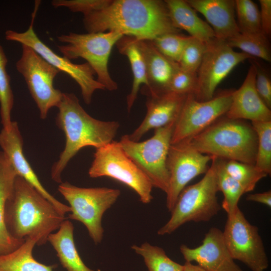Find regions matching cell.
Wrapping results in <instances>:
<instances>
[{
	"label": "cell",
	"mask_w": 271,
	"mask_h": 271,
	"mask_svg": "<svg viewBox=\"0 0 271 271\" xmlns=\"http://www.w3.org/2000/svg\"><path fill=\"white\" fill-rule=\"evenodd\" d=\"M83 16L88 33L115 31L150 41L164 34L180 33L170 20L165 1L111 0L106 7Z\"/></svg>",
	"instance_id": "1"
},
{
	"label": "cell",
	"mask_w": 271,
	"mask_h": 271,
	"mask_svg": "<svg viewBox=\"0 0 271 271\" xmlns=\"http://www.w3.org/2000/svg\"><path fill=\"white\" fill-rule=\"evenodd\" d=\"M65 220V215L31 184L16 176L5 210L6 227L14 238H34L37 245H44Z\"/></svg>",
	"instance_id": "2"
},
{
	"label": "cell",
	"mask_w": 271,
	"mask_h": 271,
	"mask_svg": "<svg viewBox=\"0 0 271 271\" xmlns=\"http://www.w3.org/2000/svg\"><path fill=\"white\" fill-rule=\"evenodd\" d=\"M57 107L56 124L64 132L66 142L58 160L52 167L51 177L55 182L61 183L62 172L72 158L83 148L97 149L113 141L119 123L92 117L73 93H63Z\"/></svg>",
	"instance_id": "3"
},
{
	"label": "cell",
	"mask_w": 271,
	"mask_h": 271,
	"mask_svg": "<svg viewBox=\"0 0 271 271\" xmlns=\"http://www.w3.org/2000/svg\"><path fill=\"white\" fill-rule=\"evenodd\" d=\"M219 119L186 143L205 155L255 165L257 138L251 124L226 117Z\"/></svg>",
	"instance_id": "4"
},
{
	"label": "cell",
	"mask_w": 271,
	"mask_h": 271,
	"mask_svg": "<svg viewBox=\"0 0 271 271\" xmlns=\"http://www.w3.org/2000/svg\"><path fill=\"white\" fill-rule=\"evenodd\" d=\"M211 162L201 180L185 187L180 193L170 218L158 230L159 235L171 234L188 222L209 221L220 210L215 167Z\"/></svg>",
	"instance_id": "5"
},
{
	"label": "cell",
	"mask_w": 271,
	"mask_h": 271,
	"mask_svg": "<svg viewBox=\"0 0 271 271\" xmlns=\"http://www.w3.org/2000/svg\"><path fill=\"white\" fill-rule=\"evenodd\" d=\"M122 36L115 31L86 34L71 32L57 37L60 42L66 44L57 46V48L69 60L85 59L97 75V81L105 89L114 91L118 86L110 75L108 64L113 46Z\"/></svg>",
	"instance_id": "6"
},
{
	"label": "cell",
	"mask_w": 271,
	"mask_h": 271,
	"mask_svg": "<svg viewBox=\"0 0 271 271\" xmlns=\"http://www.w3.org/2000/svg\"><path fill=\"white\" fill-rule=\"evenodd\" d=\"M58 190L69 204L68 218L83 223L94 242L100 243L104 232L102 216L116 201L120 191L107 187L81 188L67 182L60 183Z\"/></svg>",
	"instance_id": "7"
},
{
	"label": "cell",
	"mask_w": 271,
	"mask_h": 271,
	"mask_svg": "<svg viewBox=\"0 0 271 271\" xmlns=\"http://www.w3.org/2000/svg\"><path fill=\"white\" fill-rule=\"evenodd\" d=\"M88 170L90 177H108L126 185L148 204L153 199V186L148 177L127 155L119 142L112 141L96 149Z\"/></svg>",
	"instance_id": "8"
},
{
	"label": "cell",
	"mask_w": 271,
	"mask_h": 271,
	"mask_svg": "<svg viewBox=\"0 0 271 271\" xmlns=\"http://www.w3.org/2000/svg\"><path fill=\"white\" fill-rule=\"evenodd\" d=\"M175 122L155 129L153 136L146 141L134 142L125 134L119 141L125 153L148 177L153 187L166 193L169 181L167 159Z\"/></svg>",
	"instance_id": "9"
},
{
	"label": "cell",
	"mask_w": 271,
	"mask_h": 271,
	"mask_svg": "<svg viewBox=\"0 0 271 271\" xmlns=\"http://www.w3.org/2000/svg\"><path fill=\"white\" fill-rule=\"evenodd\" d=\"M39 4L40 1H36L31 23L27 31L20 33L8 30L5 33L6 39L30 47L59 71L68 74L79 85L85 103L90 104L94 91L98 89L105 90L104 86L94 78L95 72L88 63H72L67 58L55 53L37 36L33 26Z\"/></svg>",
	"instance_id": "10"
},
{
	"label": "cell",
	"mask_w": 271,
	"mask_h": 271,
	"mask_svg": "<svg viewBox=\"0 0 271 271\" xmlns=\"http://www.w3.org/2000/svg\"><path fill=\"white\" fill-rule=\"evenodd\" d=\"M22 52L16 63L18 71L24 78L32 97L44 119L49 110L57 107L63 92L54 86V80L60 72L30 47L22 44Z\"/></svg>",
	"instance_id": "11"
},
{
	"label": "cell",
	"mask_w": 271,
	"mask_h": 271,
	"mask_svg": "<svg viewBox=\"0 0 271 271\" xmlns=\"http://www.w3.org/2000/svg\"><path fill=\"white\" fill-rule=\"evenodd\" d=\"M222 232L234 260L242 262L252 271L267 269L268 259L258 229L249 223L239 207L232 215L227 216Z\"/></svg>",
	"instance_id": "12"
},
{
	"label": "cell",
	"mask_w": 271,
	"mask_h": 271,
	"mask_svg": "<svg viewBox=\"0 0 271 271\" xmlns=\"http://www.w3.org/2000/svg\"><path fill=\"white\" fill-rule=\"evenodd\" d=\"M233 90L223 91L208 100L200 101L187 95L176 120L171 144L188 142L228 110Z\"/></svg>",
	"instance_id": "13"
},
{
	"label": "cell",
	"mask_w": 271,
	"mask_h": 271,
	"mask_svg": "<svg viewBox=\"0 0 271 271\" xmlns=\"http://www.w3.org/2000/svg\"><path fill=\"white\" fill-rule=\"evenodd\" d=\"M253 58L234 51L226 40L215 38L208 43L207 49L197 72V83L193 94L200 101L214 97L219 84L239 64Z\"/></svg>",
	"instance_id": "14"
},
{
	"label": "cell",
	"mask_w": 271,
	"mask_h": 271,
	"mask_svg": "<svg viewBox=\"0 0 271 271\" xmlns=\"http://www.w3.org/2000/svg\"><path fill=\"white\" fill-rule=\"evenodd\" d=\"M212 157L191 148L187 143L171 144L167 159L169 175L166 206L171 212L186 185L199 175L205 174Z\"/></svg>",
	"instance_id": "15"
},
{
	"label": "cell",
	"mask_w": 271,
	"mask_h": 271,
	"mask_svg": "<svg viewBox=\"0 0 271 271\" xmlns=\"http://www.w3.org/2000/svg\"><path fill=\"white\" fill-rule=\"evenodd\" d=\"M180 250L186 261H195L206 271H242L231 256L223 232L218 228H211L200 246L190 248L182 244Z\"/></svg>",
	"instance_id": "16"
},
{
	"label": "cell",
	"mask_w": 271,
	"mask_h": 271,
	"mask_svg": "<svg viewBox=\"0 0 271 271\" xmlns=\"http://www.w3.org/2000/svg\"><path fill=\"white\" fill-rule=\"evenodd\" d=\"M0 147L9 159L17 175L31 184L50 202L63 215L70 212L69 206L51 195L43 186L23 153V140L18 123L12 122L11 129H2L0 132Z\"/></svg>",
	"instance_id": "17"
},
{
	"label": "cell",
	"mask_w": 271,
	"mask_h": 271,
	"mask_svg": "<svg viewBox=\"0 0 271 271\" xmlns=\"http://www.w3.org/2000/svg\"><path fill=\"white\" fill-rule=\"evenodd\" d=\"M147 96V113L141 124L128 134L133 141L139 142L152 129H157L176 121L187 95L168 91L162 92H145Z\"/></svg>",
	"instance_id": "18"
},
{
	"label": "cell",
	"mask_w": 271,
	"mask_h": 271,
	"mask_svg": "<svg viewBox=\"0 0 271 271\" xmlns=\"http://www.w3.org/2000/svg\"><path fill=\"white\" fill-rule=\"evenodd\" d=\"M256 66L251 63L240 87L233 90L230 106L225 114L232 119L253 121H271V111L259 96L255 88Z\"/></svg>",
	"instance_id": "19"
},
{
	"label": "cell",
	"mask_w": 271,
	"mask_h": 271,
	"mask_svg": "<svg viewBox=\"0 0 271 271\" xmlns=\"http://www.w3.org/2000/svg\"><path fill=\"white\" fill-rule=\"evenodd\" d=\"M186 1L205 18L216 38L227 41L240 34L235 16L234 0Z\"/></svg>",
	"instance_id": "20"
},
{
	"label": "cell",
	"mask_w": 271,
	"mask_h": 271,
	"mask_svg": "<svg viewBox=\"0 0 271 271\" xmlns=\"http://www.w3.org/2000/svg\"><path fill=\"white\" fill-rule=\"evenodd\" d=\"M137 42L144 57L148 83L147 86H144L142 91L159 93L169 91L179 64L162 54L151 41L137 40Z\"/></svg>",
	"instance_id": "21"
},
{
	"label": "cell",
	"mask_w": 271,
	"mask_h": 271,
	"mask_svg": "<svg viewBox=\"0 0 271 271\" xmlns=\"http://www.w3.org/2000/svg\"><path fill=\"white\" fill-rule=\"evenodd\" d=\"M170 20L177 29L186 31L189 36L208 43L215 38L209 24L200 18L186 0H165Z\"/></svg>",
	"instance_id": "22"
},
{
	"label": "cell",
	"mask_w": 271,
	"mask_h": 271,
	"mask_svg": "<svg viewBox=\"0 0 271 271\" xmlns=\"http://www.w3.org/2000/svg\"><path fill=\"white\" fill-rule=\"evenodd\" d=\"M17 175L8 157L0 151V255L12 252L25 241L14 238L7 230L5 221L6 202Z\"/></svg>",
	"instance_id": "23"
},
{
	"label": "cell",
	"mask_w": 271,
	"mask_h": 271,
	"mask_svg": "<svg viewBox=\"0 0 271 271\" xmlns=\"http://www.w3.org/2000/svg\"><path fill=\"white\" fill-rule=\"evenodd\" d=\"M72 223L65 220L58 230L51 233L48 241L55 250L63 267L67 271H94L83 262L76 249L73 237Z\"/></svg>",
	"instance_id": "24"
},
{
	"label": "cell",
	"mask_w": 271,
	"mask_h": 271,
	"mask_svg": "<svg viewBox=\"0 0 271 271\" xmlns=\"http://www.w3.org/2000/svg\"><path fill=\"white\" fill-rule=\"evenodd\" d=\"M116 45L119 52L128 58L133 74L132 88L126 97L127 109L129 112L137 98L141 86L148 85L145 61L136 38L123 36Z\"/></svg>",
	"instance_id": "25"
},
{
	"label": "cell",
	"mask_w": 271,
	"mask_h": 271,
	"mask_svg": "<svg viewBox=\"0 0 271 271\" xmlns=\"http://www.w3.org/2000/svg\"><path fill=\"white\" fill-rule=\"evenodd\" d=\"M36 244L35 239L28 238L14 251L0 255V271H54L56 265H46L33 257Z\"/></svg>",
	"instance_id": "26"
},
{
	"label": "cell",
	"mask_w": 271,
	"mask_h": 271,
	"mask_svg": "<svg viewBox=\"0 0 271 271\" xmlns=\"http://www.w3.org/2000/svg\"><path fill=\"white\" fill-rule=\"evenodd\" d=\"M224 160L216 157H212L211 160L215 167L218 191L223 195L222 208L229 216L238 207V201L245 192L242 187L226 172Z\"/></svg>",
	"instance_id": "27"
},
{
	"label": "cell",
	"mask_w": 271,
	"mask_h": 271,
	"mask_svg": "<svg viewBox=\"0 0 271 271\" xmlns=\"http://www.w3.org/2000/svg\"><path fill=\"white\" fill-rule=\"evenodd\" d=\"M226 42L231 48H238L252 58H259L268 62L271 61L269 37L262 32L240 33Z\"/></svg>",
	"instance_id": "28"
},
{
	"label": "cell",
	"mask_w": 271,
	"mask_h": 271,
	"mask_svg": "<svg viewBox=\"0 0 271 271\" xmlns=\"http://www.w3.org/2000/svg\"><path fill=\"white\" fill-rule=\"evenodd\" d=\"M131 249L142 256L148 271H183L184 265L169 258L159 246L145 242L140 246L133 245Z\"/></svg>",
	"instance_id": "29"
},
{
	"label": "cell",
	"mask_w": 271,
	"mask_h": 271,
	"mask_svg": "<svg viewBox=\"0 0 271 271\" xmlns=\"http://www.w3.org/2000/svg\"><path fill=\"white\" fill-rule=\"evenodd\" d=\"M8 59L0 45V114L3 128L10 131L12 128L11 111L14 105V95L10 77L7 71Z\"/></svg>",
	"instance_id": "30"
},
{
	"label": "cell",
	"mask_w": 271,
	"mask_h": 271,
	"mask_svg": "<svg viewBox=\"0 0 271 271\" xmlns=\"http://www.w3.org/2000/svg\"><path fill=\"white\" fill-rule=\"evenodd\" d=\"M226 172L243 188L245 193L253 191L256 184L267 174L250 164L234 160H224Z\"/></svg>",
	"instance_id": "31"
},
{
	"label": "cell",
	"mask_w": 271,
	"mask_h": 271,
	"mask_svg": "<svg viewBox=\"0 0 271 271\" xmlns=\"http://www.w3.org/2000/svg\"><path fill=\"white\" fill-rule=\"evenodd\" d=\"M257 138L255 166L267 175L271 173V121L251 122Z\"/></svg>",
	"instance_id": "32"
},
{
	"label": "cell",
	"mask_w": 271,
	"mask_h": 271,
	"mask_svg": "<svg viewBox=\"0 0 271 271\" xmlns=\"http://www.w3.org/2000/svg\"><path fill=\"white\" fill-rule=\"evenodd\" d=\"M235 9L240 33L262 32L259 10L255 3L251 0H235Z\"/></svg>",
	"instance_id": "33"
},
{
	"label": "cell",
	"mask_w": 271,
	"mask_h": 271,
	"mask_svg": "<svg viewBox=\"0 0 271 271\" xmlns=\"http://www.w3.org/2000/svg\"><path fill=\"white\" fill-rule=\"evenodd\" d=\"M191 38V37L180 33H169L159 36L151 42L162 54L178 64L182 52Z\"/></svg>",
	"instance_id": "34"
},
{
	"label": "cell",
	"mask_w": 271,
	"mask_h": 271,
	"mask_svg": "<svg viewBox=\"0 0 271 271\" xmlns=\"http://www.w3.org/2000/svg\"><path fill=\"white\" fill-rule=\"evenodd\" d=\"M208 43L191 37L186 45L178 62L186 71L197 73L207 49Z\"/></svg>",
	"instance_id": "35"
},
{
	"label": "cell",
	"mask_w": 271,
	"mask_h": 271,
	"mask_svg": "<svg viewBox=\"0 0 271 271\" xmlns=\"http://www.w3.org/2000/svg\"><path fill=\"white\" fill-rule=\"evenodd\" d=\"M197 83L196 73L184 70L179 67L172 77L169 91L182 95L194 94Z\"/></svg>",
	"instance_id": "36"
},
{
	"label": "cell",
	"mask_w": 271,
	"mask_h": 271,
	"mask_svg": "<svg viewBox=\"0 0 271 271\" xmlns=\"http://www.w3.org/2000/svg\"><path fill=\"white\" fill-rule=\"evenodd\" d=\"M111 0H54L51 2L55 8L66 7L73 12L85 15L101 9L109 5Z\"/></svg>",
	"instance_id": "37"
},
{
	"label": "cell",
	"mask_w": 271,
	"mask_h": 271,
	"mask_svg": "<svg viewBox=\"0 0 271 271\" xmlns=\"http://www.w3.org/2000/svg\"><path fill=\"white\" fill-rule=\"evenodd\" d=\"M256 76L255 85L256 90L265 104L271 107V80L268 72L256 62Z\"/></svg>",
	"instance_id": "38"
},
{
	"label": "cell",
	"mask_w": 271,
	"mask_h": 271,
	"mask_svg": "<svg viewBox=\"0 0 271 271\" xmlns=\"http://www.w3.org/2000/svg\"><path fill=\"white\" fill-rule=\"evenodd\" d=\"M261 30L269 37L271 33V0H259Z\"/></svg>",
	"instance_id": "39"
},
{
	"label": "cell",
	"mask_w": 271,
	"mask_h": 271,
	"mask_svg": "<svg viewBox=\"0 0 271 271\" xmlns=\"http://www.w3.org/2000/svg\"><path fill=\"white\" fill-rule=\"evenodd\" d=\"M247 201L262 203L268 207H271V191L268 190L262 193L248 194Z\"/></svg>",
	"instance_id": "40"
},
{
	"label": "cell",
	"mask_w": 271,
	"mask_h": 271,
	"mask_svg": "<svg viewBox=\"0 0 271 271\" xmlns=\"http://www.w3.org/2000/svg\"><path fill=\"white\" fill-rule=\"evenodd\" d=\"M183 265V271H206L197 264H193L190 262L186 261Z\"/></svg>",
	"instance_id": "41"
}]
</instances>
